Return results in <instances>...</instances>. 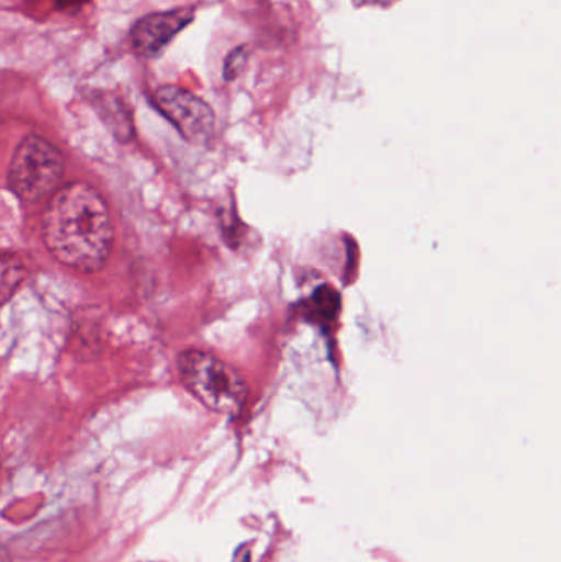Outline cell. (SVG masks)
Returning a JSON list of instances; mask_svg holds the SVG:
<instances>
[{"label": "cell", "instance_id": "obj_5", "mask_svg": "<svg viewBox=\"0 0 561 562\" xmlns=\"http://www.w3.org/2000/svg\"><path fill=\"white\" fill-rule=\"evenodd\" d=\"M193 19L191 9L168 10L142 16L131 30V43L135 53L145 58H155Z\"/></svg>", "mask_w": 561, "mask_h": 562}, {"label": "cell", "instance_id": "obj_6", "mask_svg": "<svg viewBox=\"0 0 561 562\" xmlns=\"http://www.w3.org/2000/svg\"><path fill=\"white\" fill-rule=\"evenodd\" d=\"M94 105L102 121L105 122V125L115 135V138L125 142L131 138V135H134L131 115H128L127 109L124 108L121 99L115 98V95L104 94L96 99Z\"/></svg>", "mask_w": 561, "mask_h": 562}, {"label": "cell", "instance_id": "obj_2", "mask_svg": "<svg viewBox=\"0 0 561 562\" xmlns=\"http://www.w3.org/2000/svg\"><path fill=\"white\" fill-rule=\"evenodd\" d=\"M178 375L194 398L216 413L236 415L249 395L244 376L229 363L204 350L181 352Z\"/></svg>", "mask_w": 561, "mask_h": 562}, {"label": "cell", "instance_id": "obj_8", "mask_svg": "<svg viewBox=\"0 0 561 562\" xmlns=\"http://www.w3.org/2000/svg\"><path fill=\"white\" fill-rule=\"evenodd\" d=\"M313 313L316 317L329 319L338 311V296L328 288H322L313 297Z\"/></svg>", "mask_w": 561, "mask_h": 562}, {"label": "cell", "instance_id": "obj_10", "mask_svg": "<svg viewBox=\"0 0 561 562\" xmlns=\"http://www.w3.org/2000/svg\"><path fill=\"white\" fill-rule=\"evenodd\" d=\"M233 562H250V551L239 550L234 557Z\"/></svg>", "mask_w": 561, "mask_h": 562}, {"label": "cell", "instance_id": "obj_3", "mask_svg": "<svg viewBox=\"0 0 561 562\" xmlns=\"http://www.w3.org/2000/svg\"><path fill=\"white\" fill-rule=\"evenodd\" d=\"M63 175L61 151L40 135H26L13 151L7 183L22 203L36 204L59 190Z\"/></svg>", "mask_w": 561, "mask_h": 562}, {"label": "cell", "instance_id": "obj_1", "mask_svg": "<svg viewBox=\"0 0 561 562\" xmlns=\"http://www.w3.org/2000/svg\"><path fill=\"white\" fill-rule=\"evenodd\" d=\"M42 239L61 266L99 272L114 246V224L104 198L85 181L59 188L43 211Z\"/></svg>", "mask_w": 561, "mask_h": 562}, {"label": "cell", "instance_id": "obj_7", "mask_svg": "<svg viewBox=\"0 0 561 562\" xmlns=\"http://www.w3.org/2000/svg\"><path fill=\"white\" fill-rule=\"evenodd\" d=\"M247 58H249V48L246 45L237 46L227 55L223 66V78L226 81H233L246 68Z\"/></svg>", "mask_w": 561, "mask_h": 562}, {"label": "cell", "instance_id": "obj_9", "mask_svg": "<svg viewBox=\"0 0 561 562\" xmlns=\"http://www.w3.org/2000/svg\"><path fill=\"white\" fill-rule=\"evenodd\" d=\"M89 0H55V7L63 12H78Z\"/></svg>", "mask_w": 561, "mask_h": 562}, {"label": "cell", "instance_id": "obj_4", "mask_svg": "<svg viewBox=\"0 0 561 562\" xmlns=\"http://www.w3.org/2000/svg\"><path fill=\"white\" fill-rule=\"evenodd\" d=\"M154 104L175 125L181 137L194 145H206L213 138L216 119L203 99L177 86L155 91Z\"/></svg>", "mask_w": 561, "mask_h": 562}]
</instances>
